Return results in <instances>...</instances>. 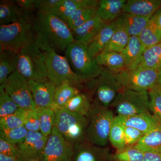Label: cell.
<instances>
[{"mask_svg":"<svg viewBox=\"0 0 161 161\" xmlns=\"http://www.w3.org/2000/svg\"><path fill=\"white\" fill-rule=\"evenodd\" d=\"M34 32V43L43 52H65L75 41L66 23L51 13H35Z\"/></svg>","mask_w":161,"mask_h":161,"instance_id":"6da1fadb","label":"cell"},{"mask_svg":"<svg viewBox=\"0 0 161 161\" xmlns=\"http://www.w3.org/2000/svg\"><path fill=\"white\" fill-rule=\"evenodd\" d=\"M35 14L26 13L16 23L0 26V49L19 51L34 42V22Z\"/></svg>","mask_w":161,"mask_h":161,"instance_id":"7a4b0ae2","label":"cell"},{"mask_svg":"<svg viewBox=\"0 0 161 161\" xmlns=\"http://www.w3.org/2000/svg\"><path fill=\"white\" fill-rule=\"evenodd\" d=\"M115 116L110 108L104 107L97 101L92 103L86 117V137L91 143L105 147L109 142V136Z\"/></svg>","mask_w":161,"mask_h":161,"instance_id":"3957f363","label":"cell"},{"mask_svg":"<svg viewBox=\"0 0 161 161\" xmlns=\"http://www.w3.org/2000/svg\"><path fill=\"white\" fill-rule=\"evenodd\" d=\"M17 71L28 81L48 80L45 54L34 42L18 51Z\"/></svg>","mask_w":161,"mask_h":161,"instance_id":"277c9868","label":"cell"},{"mask_svg":"<svg viewBox=\"0 0 161 161\" xmlns=\"http://www.w3.org/2000/svg\"><path fill=\"white\" fill-rule=\"evenodd\" d=\"M87 49V45L75 41L68 46L64 52L73 71L84 83L98 77L104 69L98 64L95 58L90 56Z\"/></svg>","mask_w":161,"mask_h":161,"instance_id":"5b68a950","label":"cell"},{"mask_svg":"<svg viewBox=\"0 0 161 161\" xmlns=\"http://www.w3.org/2000/svg\"><path fill=\"white\" fill-rule=\"evenodd\" d=\"M53 109L55 114L54 127L68 142L74 147L87 140L86 117L70 112L64 108Z\"/></svg>","mask_w":161,"mask_h":161,"instance_id":"8992f818","label":"cell"},{"mask_svg":"<svg viewBox=\"0 0 161 161\" xmlns=\"http://www.w3.org/2000/svg\"><path fill=\"white\" fill-rule=\"evenodd\" d=\"M122 88L136 91H149L157 85L158 70L137 65L115 73Z\"/></svg>","mask_w":161,"mask_h":161,"instance_id":"52a82bcc","label":"cell"},{"mask_svg":"<svg viewBox=\"0 0 161 161\" xmlns=\"http://www.w3.org/2000/svg\"><path fill=\"white\" fill-rule=\"evenodd\" d=\"M46 57L47 78L57 86L67 82L79 88L84 83L73 71L65 56L58 54L55 51L44 52Z\"/></svg>","mask_w":161,"mask_h":161,"instance_id":"ba28073f","label":"cell"},{"mask_svg":"<svg viewBox=\"0 0 161 161\" xmlns=\"http://www.w3.org/2000/svg\"><path fill=\"white\" fill-rule=\"evenodd\" d=\"M111 107L114 108L117 115L119 116H130L150 112L148 91L123 88Z\"/></svg>","mask_w":161,"mask_h":161,"instance_id":"9c48e42d","label":"cell"},{"mask_svg":"<svg viewBox=\"0 0 161 161\" xmlns=\"http://www.w3.org/2000/svg\"><path fill=\"white\" fill-rule=\"evenodd\" d=\"M95 94V101L104 107L110 108L122 87L115 73L104 68L100 75L86 83Z\"/></svg>","mask_w":161,"mask_h":161,"instance_id":"30bf717a","label":"cell"},{"mask_svg":"<svg viewBox=\"0 0 161 161\" xmlns=\"http://www.w3.org/2000/svg\"><path fill=\"white\" fill-rule=\"evenodd\" d=\"M6 92L12 99L24 109L29 110L36 108L28 80L17 71L9 75L3 85Z\"/></svg>","mask_w":161,"mask_h":161,"instance_id":"8fae6325","label":"cell"},{"mask_svg":"<svg viewBox=\"0 0 161 161\" xmlns=\"http://www.w3.org/2000/svg\"><path fill=\"white\" fill-rule=\"evenodd\" d=\"M74 147L68 142L55 127L48 136L43 151L40 155L41 161H72Z\"/></svg>","mask_w":161,"mask_h":161,"instance_id":"7c38bea8","label":"cell"},{"mask_svg":"<svg viewBox=\"0 0 161 161\" xmlns=\"http://www.w3.org/2000/svg\"><path fill=\"white\" fill-rule=\"evenodd\" d=\"M112 157L108 148L93 145L87 140L74 147L72 161H111Z\"/></svg>","mask_w":161,"mask_h":161,"instance_id":"4fadbf2b","label":"cell"},{"mask_svg":"<svg viewBox=\"0 0 161 161\" xmlns=\"http://www.w3.org/2000/svg\"><path fill=\"white\" fill-rule=\"evenodd\" d=\"M114 120L125 126L133 127L144 134L161 126V123L150 112L130 115H116Z\"/></svg>","mask_w":161,"mask_h":161,"instance_id":"5bb4252c","label":"cell"},{"mask_svg":"<svg viewBox=\"0 0 161 161\" xmlns=\"http://www.w3.org/2000/svg\"><path fill=\"white\" fill-rule=\"evenodd\" d=\"M28 82L36 107L52 108L57 86L49 80Z\"/></svg>","mask_w":161,"mask_h":161,"instance_id":"9a60e30c","label":"cell"},{"mask_svg":"<svg viewBox=\"0 0 161 161\" xmlns=\"http://www.w3.org/2000/svg\"><path fill=\"white\" fill-rule=\"evenodd\" d=\"M107 23L95 15L81 26L72 31L73 36L75 41L82 42L88 46Z\"/></svg>","mask_w":161,"mask_h":161,"instance_id":"2e32d148","label":"cell"},{"mask_svg":"<svg viewBox=\"0 0 161 161\" xmlns=\"http://www.w3.org/2000/svg\"><path fill=\"white\" fill-rule=\"evenodd\" d=\"M161 8V0H128L123 13L150 18Z\"/></svg>","mask_w":161,"mask_h":161,"instance_id":"e0dca14e","label":"cell"},{"mask_svg":"<svg viewBox=\"0 0 161 161\" xmlns=\"http://www.w3.org/2000/svg\"><path fill=\"white\" fill-rule=\"evenodd\" d=\"M99 1L97 0H61L51 11L61 20L67 22L71 15L81 7H97Z\"/></svg>","mask_w":161,"mask_h":161,"instance_id":"ac0fdd59","label":"cell"},{"mask_svg":"<svg viewBox=\"0 0 161 161\" xmlns=\"http://www.w3.org/2000/svg\"><path fill=\"white\" fill-rule=\"evenodd\" d=\"M118 28L119 26L115 21L107 23L88 46V52L90 56L95 58L103 52Z\"/></svg>","mask_w":161,"mask_h":161,"instance_id":"d6986e66","label":"cell"},{"mask_svg":"<svg viewBox=\"0 0 161 161\" xmlns=\"http://www.w3.org/2000/svg\"><path fill=\"white\" fill-rule=\"evenodd\" d=\"M150 19L122 13L115 20L119 27L125 30L130 36H139Z\"/></svg>","mask_w":161,"mask_h":161,"instance_id":"ffe728a7","label":"cell"},{"mask_svg":"<svg viewBox=\"0 0 161 161\" xmlns=\"http://www.w3.org/2000/svg\"><path fill=\"white\" fill-rule=\"evenodd\" d=\"M158 10L150 18L138 36L147 48L161 43V27L159 22Z\"/></svg>","mask_w":161,"mask_h":161,"instance_id":"44dd1931","label":"cell"},{"mask_svg":"<svg viewBox=\"0 0 161 161\" xmlns=\"http://www.w3.org/2000/svg\"><path fill=\"white\" fill-rule=\"evenodd\" d=\"M126 0H101L96 14L108 23L115 21L123 13Z\"/></svg>","mask_w":161,"mask_h":161,"instance_id":"7402d4cb","label":"cell"},{"mask_svg":"<svg viewBox=\"0 0 161 161\" xmlns=\"http://www.w3.org/2000/svg\"><path fill=\"white\" fill-rule=\"evenodd\" d=\"M146 48L138 36H130L127 46L121 53L125 60L127 68L138 65Z\"/></svg>","mask_w":161,"mask_h":161,"instance_id":"603a6c76","label":"cell"},{"mask_svg":"<svg viewBox=\"0 0 161 161\" xmlns=\"http://www.w3.org/2000/svg\"><path fill=\"white\" fill-rule=\"evenodd\" d=\"M25 13L14 1L1 0L0 25H7L16 23L21 19Z\"/></svg>","mask_w":161,"mask_h":161,"instance_id":"cb8c5ba5","label":"cell"},{"mask_svg":"<svg viewBox=\"0 0 161 161\" xmlns=\"http://www.w3.org/2000/svg\"><path fill=\"white\" fill-rule=\"evenodd\" d=\"M18 52L0 49V84H4L9 75L17 70Z\"/></svg>","mask_w":161,"mask_h":161,"instance_id":"d4e9b609","label":"cell"},{"mask_svg":"<svg viewBox=\"0 0 161 161\" xmlns=\"http://www.w3.org/2000/svg\"><path fill=\"white\" fill-rule=\"evenodd\" d=\"M101 66L115 73L127 68L122 54L116 52L103 51L95 58Z\"/></svg>","mask_w":161,"mask_h":161,"instance_id":"484cf974","label":"cell"},{"mask_svg":"<svg viewBox=\"0 0 161 161\" xmlns=\"http://www.w3.org/2000/svg\"><path fill=\"white\" fill-rule=\"evenodd\" d=\"M134 147L144 152L161 153V126L145 134Z\"/></svg>","mask_w":161,"mask_h":161,"instance_id":"4316f807","label":"cell"},{"mask_svg":"<svg viewBox=\"0 0 161 161\" xmlns=\"http://www.w3.org/2000/svg\"><path fill=\"white\" fill-rule=\"evenodd\" d=\"M80 93L79 88L67 82L57 86L52 108H64L70 99Z\"/></svg>","mask_w":161,"mask_h":161,"instance_id":"83f0119b","label":"cell"},{"mask_svg":"<svg viewBox=\"0 0 161 161\" xmlns=\"http://www.w3.org/2000/svg\"><path fill=\"white\" fill-rule=\"evenodd\" d=\"M138 65L155 69L161 67V43L146 48Z\"/></svg>","mask_w":161,"mask_h":161,"instance_id":"f1b7e54d","label":"cell"},{"mask_svg":"<svg viewBox=\"0 0 161 161\" xmlns=\"http://www.w3.org/2000/svg\"><path fill=\"white\" fill-rule=\"evenodd\" d=\"M98 6H86L78 8L68 19L66 24L71 31L74 30L95 16L96 15Z\"/></svg>","mask_w":161,"mask_h":161,"instance_id":"f546056e","label":"cell"},{"mask_svg":"<svg viewBox=\"0 0 161 161\" xmlns=\"http://www.w3.org/2000/svg\"><path fill=\"white\" fill-rule=\"evenodd\" d=\"M92 103L88 96L80 93L70 99L64 108L70 112L86 117L91 109Z\"/></svg>","mask_w":161,"mask_h":161,"instance_id":"4dcf8cb0","label":"cell"},{"mask_svg":"<svg viewBox=\"0 0 161 161\" xmlns=\"http://www.w3.org/2000/svg\"><path fill=\"white\" fill-rule=\"evenodd\" d=\"M27 111L19 108L11 115L0 118V129L10 130L25 125Z\"/></svg>","mask_w":161,"mask_h":161,"instance_id":"1f68e13d","label":"cell"},{"mask_svg":"<svg viewBox=\"0 0 161 161\" xmlns=\"http://www.w3.org/2000/svg\"><path fill=\"white\" fill-rule=\"evenodd\" d=\"M109 142L116 151H120L127 147L124 126L114 119L110 130Z\"/></svg>","mask_w":161,"mask_h":161,"instance_id":"d6a6232c","label":"cell"},{"mask_svg":"<svg viewBox=\"0 0 161 161\" xmlns=\"http://www.w3.org/2000/svg\"><path fill=\"white\" fill-rule=\"evenodd\" d=\"M40 132L44 136L48 137L55 127V114L52 108H39Z\"/></svg>","mask_w":161,"mask_h":161,"instance_id":"836d02e7","label":"cell"},{"mask_svg":"<svg viewBox=\"0 0 161 161\" xmlns=\"http://www.w3.org/2000/svg\"><path fill=\"white\" fill-rule=\"evenodd\" d=\"M130 37L125 30L119 27L104 51L121 53L127 46Z\"/></svg>","mask_w":161,"mask_h":161,"instance_id":"e575fe53","label":"cell"},{"mask_svg":"<svg viewBox=\"0 0 161 161\" xmlns=\"http://www.w3.org/2000/svg\"><path fill=\"white\" fill-rule=\"evenodd\" d=\"M144 152L136 147H127L112 154L111 161H142Z\"/></svg>","mask_w":161,"mask_h":161,"instance_id":"d590c367","label":"cell"},{"mask_svg":"<svg viewBox=\"0 0 161 161\" xmlns=\"http://www.w3.org/2000/svg\"><path fill=\"white\" fill-rule=\"evenodd\" d=\"M19 108L6 92L3 86L0 85V118L14 113Z\"/></svg>","mask_w":161,"mask_h":161,"instance_id":"8d00e7d4","label":"cell"},{"mask_svg":"<svg viewBox=\"0 0 161 161\" xmlns=\"http://www.w3.org/2000/svg\"><path fill=\"white\" fill-rule=\"evenodd\" d=\"M28 132L24 126L10 130L0 129V137L11 143L18 145L23 142Z\"/></svg>","mask_w":161,"mask_h":161,"instance_id":"74e56055","label":"cell"},{"mask_svg":"<svg viewBox=\"0 0 161 161\" xmlns=\"http://www.w3.org/2000/svg\"><path fill=\"white\" fill-rule=\"evenodd\" d=\"M150 99V111L161 123V87L156 86L148 91Z\"/></svg>","mask_w":161,"mask_h":161,"instance_id":"f35d334b","label":"cell"},{"mask_svg":"<svg viewBox=\"0 0 161 161\" xmlns=\"http://www.w3.org/2000/svg\"><path fill=\"white\" fill-rule=\"evenodd\" d=\"M24 126L28 131L40 132V114L38 108L27 111Z\"/></svg>","mask_w":161,"mask_h":161,"instance_id":"ab89813d","label":"cell"},{"mask_svg":"<svg viewBox=\"0 0 161 161\" xmlns=\"http://www.w3.org/2000/svg\"><path fill=\"white\" fill-rule=\"evenodd\" d=\"M124 130L127 147L135 146L145 135L142 132L133 127L124 126Z\"/></svg>","mask_w":161,"mask_h":161,"instance_id":"60d3db41","label":"cell"},{"mask_svg":"<svg viewBox=\"0 0 161 161\" xmlns=\"http://www.w3.org/2000/svg\"><path fill=\"white\" fill-rule=\"evenodd\" d=\"M0 153L17 158L19 159L20 157V152L17 145L11 143L1 137Z\"/></svg>","mask_w":161,"mask_h":161,"instance_id":"b9f144b4","label":"cell"},{"mask_svg":"<svg viewBox=\"0 0 161 161\" xmlns=\"http://www.w3.org/2000/svg\"><path fill=\"white\" fill-rule=\"evenodd\" d=\"M44 136L40 132H33L28 131V133L26 135V138L23 142L17 145L18 148L21 153L23 152L31 145L35 143L36 142L40 140L44 137Z\"/></svg>","mask_w":161,"mask_h":161,"instance_id":"7bdbcfd3","label":"cell"},{"mask_svg":"<svg viewBox=\"0 0 161 161\" xmlns=\"http://www.w3.org/2000/svg\"><path fill=\"white\" fill-rule=\"evenodd\" d=\"M61 0H36V12L50 13Z\"/></svg>","mask_w":161,"mask_h":161,"instance_id":"ee69618b","label":"cell"},{"mask_svg":"<svg viewBox=\"0 0 161 161\" xmlns=\"http://www.w3.org/2000/svg\"><path fill=\"white\" fill-rule=\"evenodd\" d=\"M36 0H15L19 7L24 12L34 13L36 9Z\"/></svg>","mask_w":161,"mask_h":161,"instance_id":"f6af8a7d","label":"cell"},{"mask_svg":"<svg viewBox=\"0 0 161 161\" xmlns=\"http://www.w3.org/2000/svg\"><path fill=\"white\" fill-rule=\"evenodd\" d=\"M142 161H161V153L152 152H144Z\"/></svg>","mask_w":161,"mask_h":161,"instance_id":"bcb514c9","label":"cell"},{"mask_svg":"<svg viewBox=\"0 0 161 161\" xmlns=\"http://www.w3.org/2000/svg\"><path fill=\"white\" fill-rule=\"evenodd\" d=\"M0 161H20L19 158L0 153Z\"/></svg>","mask_w":161,"mask_h":161,"instance_id":"7dc6e473","label":"cell"},{"mask_svg":"<svg viewBox=\"0 0 161 161\" xmlns=\"http://www.w3.org/2000/svg\"><path fill=\"white\" fill-rule=\"evenodd\" d=\"M23 161H41L40 154H36V155L32 156L28 158L25 159Z\"/></svg>","mask_w":161,"mask_h":161,"instance_id":"c3c4849f","label":"cell"},{"mask_svg":"<svg viewBox=\"0 0 161 161\" xmlns=\"http://www.w3.org/2000/svg\"><path fill=\"white\" fill-rule=\"evenodd\" d=\"M158 70V85L161 87V67Z\"/></svg>","mask_w":161,"mask_h":161,"instance_id":"681fc988","label":"cell"},{"mask_svg":"<svg viewBox=\"0 0 161 161\" xmlns=\"http://www.w3.org/2000/svg\"><path fill=\"white\" fill-rule=\"evenodd\" d=\"M158 12L159 22L160 25L161 27V8L158 9Z\"/></svg>","mask_w":161,"mask_h":161,"instance_id":"f907efd6","label":"cell"}]
</instances>
